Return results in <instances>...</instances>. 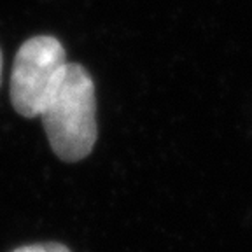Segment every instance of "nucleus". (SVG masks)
I'll return each instance as SVG.
<instances>
[{
  "label": "nucleus",
  "mask_w": 252,
  "mask_h": 252,
  "mask_svg": "<svg viewBox=\"0 0 252 252\" xmlns=\"http://www.w3.org/2000/svg\"><path fill=\"white\" fill-rule=\"evenodd\" d=\"M51 149L63 161L74 163L90 156L96 128V93L90 72L68 62L62 83L40 112Z\"/></svg>",
  "instance_id": "1"
},
{
  "label": "nucleus",
  "mask_w": 252,
  "mask_h": 252,
  "mask_svg": "<svg viewBox=\"0 0 252 252\" xmlns=\"http://www.w3.org/2000/svg\"><path fill=\"white\" fill-rule=\"evenodd\" d=\"M68 60L65 47L53 35L25 40L16 53L11 74V102L25 118H37L62 83Z\"/></svg>",
  "instance_id": "2"
},
{
  "label": "nucleus",
  "mask_w": 252,
  "mask_h": 252,
  "mask_svg": "<svg viewBox=\"0 0 252 252\" xmlns=\"http://www.w3.org/2000/svg\"><path fill=\"white\" fill-rule=\"evenodd\" d=\"M12 252H70V249H67L62 244H33L16 249Z\"/></svg>",
  "instance_id": "3"
},
{
  "label": "nucleus",
  "mask_w": 252,
  "mask_h": 252,
  "mask_svg": "<svg viewBox=\"0 0 252 252\" xmlns=\"http://www.w3.org/2000/svg\"><path fill=\"white\" fill-rule=\"evenodd\" d=\"M0 81H2V51H0Z\"/></svg>",
  "instance_id": "4"
}]
</instances>
